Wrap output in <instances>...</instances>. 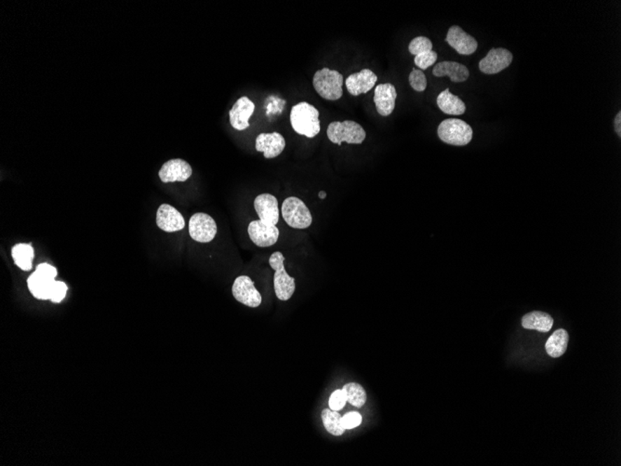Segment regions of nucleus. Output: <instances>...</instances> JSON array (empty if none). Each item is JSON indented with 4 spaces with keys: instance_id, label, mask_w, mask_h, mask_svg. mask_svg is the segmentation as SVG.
Listing matches in <instances>:
<instances>
[{
    "instance_id": "f257e3e1",
    "label": "nucleus",
    "mask_w": 621,
    "mask_h": 466,
    "mask_svg": "<svg viewBox=\"0 0 621 466\" xmlns=\"http://www.w3.org/2000/svg\"><path fill=\"white\" fill-rule=\"evenodd\" d=\"M291 123L298 134L311 139L321 131L319 110L307 101H300L292 107Z\"/></svg>"
},
{
    "instance_id": "f03ea898",
    "label": "nucleus",
    "mask_w": 621,
    "mask_h": 466,
    "mask_svg": "<svg viewBox=\"0 0 621 466\" xmlns=\"http://www.w3.org/2000/svg\"><path fill=\"white\" fill-rule=\"evenodd\" d=\"M327 134L330 142L342 146L343 142L350 145H361L365 139V129L356 121H334L328 127Z\"/></svg>"
},
{
    "instance_id": "7ed1b4c3",
    "label": "nucleus",
    "mask_w": 621,
    "mask_h": 466,
    "mask_svg": "<svg viewBox=\"0 0 621 466\" xmlns=\"http://www.w3.org/2000/svg\"><path fill=\"white\" fill-rule=\"evenodd\" d=\"M314 90L322 98L328 101H337L343 94V76L336 70L325 67L314 74L313 79Z\"/></svg>"
},
{
    "instance_id": "20e7f679",
    "label": "nucleus",
    "mask_w": 621,
    "mask_h": 466,
    "mask_svg": "<svg viewBox=\"0 0 621 466\" xmlns=\"http://www.w3.org/2000/svg\"><path fill=\"white\" fill-rule=\"evenodd\" d=\"M439 138L447 145L464 146L473 139L472 127L463 120L449 118L442 121L438 129Z\"/></svg>"
},
{
    "instance_id": "39448f33",
    "label": "nucleus",
    "mask_w": 621,
    "mask_h": 466,
    "mask_svg": "<svg viewBox=\"0 0 621 466\" xmlns=\"http://www.w3.org/2000/svg\"><path fill=\"white\" fill-rule=\"evenodd\" d=\"M285 257L280 251L272 254L269 264L274 270V287L277 297L280 301H288L296 290L295 279L288 276L285 269Z\"/></svg>"
},
{
    "instance_id": "423d86ee",
    "label": "nucleus",
    "mask_w": 621,
    "mask_h": 466,
    "mask_svg": "<svg viewBox=\"0 0 621 466\" xmlns=\"http://www.w3.org/2000/svg\"><path fill=\"white\" fill-rule=\"evenodd\" d=\"M281 213L288 227L295 230H306L313 223L311 211L302 199L296 197H288L283 202Z\"/></svg>"
},
{
    "instance_id": "0eeeda50",
    "label": "nucleus",
    "mask_w": 621,
    "mask_h": 466,
    "mask_svg": "<svg viewBox=\"0 0 621 466\" xmlns=\"http://www.w3.org/2000/svg\"><path fill=\"white\" fill-rule=\"evenodd\" d=\"M232 295L235 300L244 306L256 309L262 304V295L255 287L254 282L246 276H240L235 278L232 287Z\"/></svg>"
},
{
    "instance_id": "6e6552de",
    "label": "nucleus",
    "mask_w": 621,
    "mask_h": 466,
    "mask_svg": "<svg viewBox=\"0 0 621 466\" xmlns=\"http://www.w3.org/2000/svg\"><path fill=\"white\" fill-rule=\"evenodd\" d=\"M189 233L192 239L200 243H209L217 234L216 222L209 214H194L189 221Z\"/></svg>"
},
{
    "instance_id": "1a4fd4ad",
    "label": "nucleus",
    "mask_w": 621,
    "mask_h": 466,
    "mask_svg": "<svg viewBox=\"0 0 621 466\" xmlns=\"http://www.w3.org/2000/svg\"><path fill=\"white\" fill-rule=\"evenodd\" d=\"M248 232L251 241L260 248L271 247L276 244L279 237V230L276 225L265 224L260 220L252 221Z\"/></svg>"
},
{
    "instance_id": "9d476101",
    "label": "nucleus",
    "mask_w": 621,
    "mask_h": 466,
    "mask_svg": "<svg viewBox=\"0 0 621 466\" xmlns=\"http://www.w3.org/2000/svg\"><path fill=\"white\" fill-rule=\"evenodd\" d=\"M513 56L506 49H492L479 63V69L487 75L498 74L512 64Z\"/></svg>"
},
{
    "instance_id": "9b49d317",
    "label": "nucleus",
    "mask_w": 621,
    "mask_h": 466,
    "mask_svg": "<svg viewBox=\"0 0 621 466\" xmlns=\"http://www.w3.org/2000/svg\"><path fill=\"white\" fill-rule=\"evenodd\" d=\"M193 169L186 161L176 158L167 161L158 175L163 183L186 182L192 176Z\"/></svg>"
},
{
    "instance_id": "f8f14e48",
    "label": "nucleus",
    "mask_w": 621,
    "mask_h": 466,
    "mask_svg": "<svg viewBox=\"0 0 621 466\" xmlns=\"http://www.w3.org/2000/svg\"><path fill=\"white\" fill-rule=\"evenodd\" d=\"M255 110V104L253 101L249 100L246 96H243L238 99L232 109L229 112L230 123L232 128L237 131H244L248 129L249 124V118H251Z\"/></svg>"
},
{
    "instance_id": "ddd939ff",
    "label": "nucleus",
    "mask_w": 621,
    "mask_h": 466,
    "mask_svg": "<svg viewBox=\"0 0 621 466\" xmlns=\"http://www.w3.org/2000/svg\"><path fill=\"white\" fill-rule=\"evenodd\" d=\"M446 41L461 55H473L478 47L476 39L462 30L458 25H454L449 28Z\"/></svg>"
},
{
    "instance_id": "4468645a",
    "label": "nucleus",
    "mask_w": 621,
    "mask_h": 466,
    "mask_svg": "<svg viewBox=\"0 0 621 466\" xmlns=\"http://www.w3.org/2000/svg\"><path fill=\"white\" fill-rule=\"evenodd\" d=\"M254 208L260 221L271 225H277L279 223V202L273 195H259L254 200Z\"/></svg>"
},
{
    "instance_id": "2eb2a0df",
    "label": "nucleus",
    "mask_w": 621,
    "mask_h": 466,
    "mask_svg": "<svg viewBox=\"0 0 621 466\" xmlns=\"http://www.w3.org/2000/svg\"><path fill=\"white\" fill-rule=\"evenodd\" d=\"M157 225L165 232L172 233L183 230L186 227V221L180 211L174 207L162 204L158 210Z\"/></svg>"
},
{
    "instance_id": "dca6fc26",
    "label": "nucleus",
    "mask_w": 621,
    "mask_h": 466,
    "mask_svg": "<svg viewBox=\"0 0 621 466\" xmlns=\"http://www.w3.org/2000/svg\"><path fill=\"white\" fill-rule=\"evenodd\" d=\"M378 80L375 73L370 69H363L360 72L349 76L345 85L348 92L353 96L365 94L372 90Z\"/></svg>"
},
{
    "instance_id": "f3484780",
    "label": "nucleus",
    "mask_w": 621,
    "mask_h": 466,
    "mask_svg": "<svg viewBox=\"0 0 621 466\" xmlns=\"http://www.w3.org/2000/svg\"><path fill=\"white\" fill-rule=\"evenodd\" d=\"M397 92L393 84H379L376 87L374 94L377 111L382 117H388L393 112L396 107Z\"/></svg>"
},
{
    "instance_id": "a211bd4d",
    "label": "nucleus",
    "mask_w": 621,
    "mask_h": 466,
    "mask_svg": "<svg viewBox=\"0 0 621 466\" xmlns=\"http://www.w3.org/2000/svg\"><path fill=\"white\" fill-rule=\"evenodd\" d=\"M256 150L263 152L267 160L281 155L286 148V140L279 132L260 134L256 138Z\"/></svg>"
},
{
    "instance_id": "6ab92c4d",
    "label": "nucleus",
    "mask_w": 621,
    "mask_h": 466,
    "mask_svg": "<svg viewBox=\"0 0 621 466\" xmlns=\"http://www.w3.org/2000/svg\"><path fill=\"white\" fill-rule=\"evenodd\" d=\"M55 283V278L44 275L38 270H36L27 281L31 293L41 300H50Z\"/></svg>"
},
{
    "instance_id": "aec40b11",
    "label": "nucleus",
    "mask_w": 621,
    "mask_h": 466,
    "mask_svg": "<svg viewBox=\"0 0 621 466\" xmlns=\"http://www.w3.org/2000/svg\"><path fill=\"white\" fill-rule=\"evenodd\" d=\"M433 74L436 78L449 76L450 80L456 83L466 81L470 77L467 67L456 62H442L436 64L433 70Z\"/></svg>"
},
{
    "instance_id": "412c9836",
    "label": "nucleus",
    "mask_w": 621,
    "mask_h": 466,
    "mask_svg": "<svg viewBox=\"0 0 621 466\" xmlns=\"http://www.w3.org/2000/svg\"><path fill=\"white\" fill-rule=\"evenodd\" d=\"M436 103L441 111L447 115H461L466 111L464 101L452 94L449 89L445 90L438 95Z\"/></svg>"
},
{
    "instance_id": "4be33fe9",
    "label": "nucleus",
    "mask_w": 621,
    "mask_h": 466,
    "mask_svg": "<svg viewBox=\"0 0 621 466\" xmlns=\"http://www.w3.org/2000/svg\"><path fill=\"white\" fill-rule=\"evenodd\" d=\"M522 325L526 330L548 332L554 326V318L549 313L541 312V311H534V312L526 313L523 316Z\"/></svg>"
},
{
    "instance_id": "5701e85b",
    "label": "nucleus",
    "mask_w": 621,
    "mask_h": 466,
    "mask_svg": "<svg viewBox=\"0 0 621 466\" xmlns=\"http://www.w3.org/2000/svg\"><path fill=\"white\" fill-rule=\"evenodd\" d=\"M569 334L566 330H555L547 341L545 348L550 357L560 358L565 354L568 346Z\"/></svg>"
},
{
    "instance_id": "b1692460",
    "label": "nucleus",
    "mask_w": 621,
    "mask_h": 466,
    "mask_svg": "<svg viewBox=\"0 0 621 466\" xmlns=\"http://www.w3.org/2000/svg\"><path fill=\"white\" fill-rule=\"evenodd\" d=\"M11 254H13V258L17 267L24 271L32 269V262L34 255H35L32 246L30 244L15 245L11 250Z\"/></svg>"
},
{
    "instance_id": "393cba45",
    "label": "nucleus",
    "mask_w": 621,
    "mask_h": 466,
    "mask_svg": "<svg viewBox=\"0 0 621 466\" xmlns=\"http://www.w3.org/2000/svg\"><path fill=\"white\" fill-rule=\"evenodd\" d=\"M323 423L326 430L333 436L339 437L344 434L345 429L342 426V416L338 411L330 409H325L321 414Z\"/></svg>"
},
{
    "instance_id": "a878e982",
    "label": "nucleus",
    "mask_w": 621,
    "mask_h": 466,
    "mask_svg": "<svg viewBox=\"0 0 621 466\" xmlns=\"http://www.w3.org/2000/svg\"><path fill=\"white\" fill-rule=\"evenodd\" d=\"M342 391L344 392L348 402L356 408H361L367 402V393L359 383H349L343 386Z\"/></svg>"
},
{
    "instance_id": "bb28decb",
    "label": "nucleus",
    "mask_w": 621,
    "mask_h": 466,
    "mask_svg": "<svg viewBox=\"0 0 621 466\" xmlns=\"http://www.w3.org/2000/svg\"><path fill=\"white\" fill-rule=\"evenodd\" d=\"M408 50L411 55L417 56L433 50V43L426 36H418L411 41Z\"/></svg>"
},
{
    "instance_id": "cd10ccee",
    "label": "nucleus",
    "mask_w": 621,
    "mask_h": 466,
    "mask_svg": "<svg viewBox=\"0 0 621 466\" xmlns=\"http://www.w3.org/2000/svg\"><path fill=\"white\" fill-rule=\"evenodd\" d=\"M408 79H410L411 87H412L416 92H422L426 90L427 78L426 76L424 75V73L422 72L421 70L414 69L412 71H411Z\"/></svg>"
},
{
    "instance_id": "c85d7f7f",
    "label": "nucleus",
    "mask_w": 621,
    "mask_h": 466,
    "mask_svg": "<svg viewBox=\"0 0 621 466\" xmlns=\"http://www.w3.org/2000/svg\"><path fill=\"white\" fill-rule=\"evenodd\" d=\"M438 53L431 50V52L421 53V55L415 56L414 63L419 69L426 70L430 66H432L433 64H435V62L438 61Z\"/></svg>"
},
{
    "instance_id": "c756f323",
    "label": "nucleus",
    "mask_w": 621,
    "mask_h": 466,
    "mask_svg": "<svg viewBox=\"0 0 621 466\" xmlns=\"http://www.w3.org/2000/svg\"><path fill=\"white\" fill-rule=\"evenodd\" d=\"M346 402H347V398H346L344 392L342 391V389H338L331 394L330 400H328V405H330V409H333V411H339L344 408Z\"/></svg>"
},
{
    "instance_id": "7c9ffc66",
    "label": "nucleus",
    "mask_w": 621,
    "mask_h": 466,
    "mask_svg": "<svg viewBox=\"0 0 621 466\" xmlns=\"http://www.w3.org/2000/svg\"><path fill=\"white\" fill-rule=\"evenodd\" d=\"M362 415L359 412L351 411L348 412L342 417V423L345 430H350L361 425Z\"/></svg>"
},
{
    "instance_id": "2f4dec72",
    "label": "nucleus",
    "mask_w": 621,
    "mask_h": 466,
    "mask_svg": "<svg viewBox=\"0 0 621 466\" xmlns=\"http://www.w3.org/2000/svg\"><path fill=\"white\" fill-rule=\"evenodd\" d=\"M67 286L64 282L55 281V285H53L52 295H50V301L53 302V303H60V302L64 300L65 295H67Z\"/></svg>"
},
{
    "instance_id": "473e14b6",
    "label": "nucleus",
    "mask_w": 621,
    "mask_h": 466,
    "mask_svg": "<svg viewBox=\"0 0 621 466\" xmlns=\"http://www.w3.org/2000/svg\"><path fill=\"white\" fill-rule=\"evenodd\" d=\"M36 270L39 272L44 274L48 276H50V278H55L57 276V270L55 267H52L50 264H39L38 267H36Z\"/></svg>"
},
{
    "instance_id": "72a5a7b5",
    "label": "nucleus",
    "mask_w": 621,
    "mask_h": 466,
    "mask_svg": "<svg viewBox=\"0 0 621 466\" xmlns=\"http://www.w3.org/2000/svg\"><path fill=\"white\" fill-rule=\"evenodd\" d=\"M615 131H616L617 135L621 136V112L617 113L616 115V118H615Z\"/></svg>"
},
{
    "instance_id": "f704fd0d",
    "label": "nucleus",
    "mask_w": 621,
    "mask_h": 466,
    "mask_svg": "<svg viewBox=\"0 0 621 466\" xmlns=\"http://www.w3.org/2000/svg\"><path fill=\"white\" fill-rule=\"evenodd\" d=\"M326 197H327V193H326L325 191H320V192H319V197H320V199H326Z\"/></svg>"
}]
</instances>
